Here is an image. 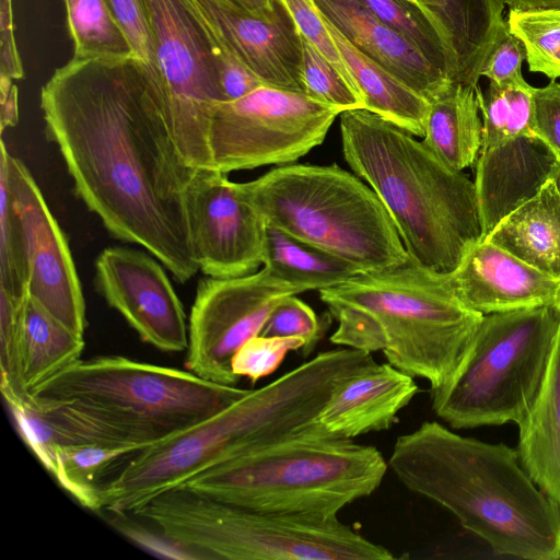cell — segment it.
<instances>
[{"instance_id":"cell-1","label":"cell","mask_w":560,"mask_h":560,"mask_svg":"<svg viewBox=\"0 0 560 560\" xmlns=\"http://www.w3.org/2000/svg\"><path fill=\"white\" fill-rule=\"evenodd\" d=\"M40 108L77 196L105 228L178 282L192 278L185 189L196 172L176 152L149 67L136 56L72 58L42 88Z\"/></svg>"},{"instance_id":"cell-2","label":"cell","mask_w":560,"mask_h":560,"mask_svg":"<svg viewBox=\"0 0 560 560\" xmlns=\"http://www.w3.org/2000/svg\"><path fill=\"white\" fill-rule=\"evenodd\" d=\"M371 353L319 352L224 409L129 458L100 489L101 511L135 514L155 495L225 460L307 429L335 390L371 365Z\"/></svg>"},{"instance_id":"cell-3","label":"cell","mask_w":560,"mask_h":560,"mask_svg":"<svg viewBox=\"0 0 560 560\" xmlns=\"http://www.w3.org/2000/svg\"><path fill=\"white\" fill-rule=\"evenodd\" d=\"M388 466L408 490L448 510L495 555L560 558V506L534 482L516 448L424 421L397 436Z\"/></svg>"},{"instance_id":"cell-4","label":"cell","mask_w":560,"mask_h":560,"mask_svg":"<svg viewBox=\"0 0 560 560\" xmlns=\"http://www.w3.org/2000/svg\"><path fill=\"white\" fill-rule=\"evenodd\" d=\"M342 153L377 195L410 259L450 275L485 238L475 182L409 131L366 109L340 114Z\"/></svg>"},{"instance_id":"cell-5","label":"cell","mask_w":560,"mask_h":560,"mask_svg":"<svg viewBox=\"0 0 560 560\" xmlns=\"http://www.w3.org/2000/svg\"><path fill=\"white\" fill-rule=\"evenodd\" d=\"M318 292L337 322L334 345L382 351L389 364L425 380L430 389L453 375L483 316L457 298L451 273L410 258Z\"/></svg>"},{"instance_id":"cell-6","label":"cell","mask_w":560,"mask_h":560,"mask_svg":"<svg viewBox=\"0 0 560 560\" xmlns=\"http://www.w3.org/2000/svg\"><path fill=\"white\" fill-rule=\"evenodd\" d=\"M387 467L376 447L330 438L310 425L220 463L179 487L258 511L336 517L375 492Z\"/></svg>"},{"instance_id":"cell-7","label":"cell","mask_w":560,"mask_h":560,"mask_svg":"<svg viewBox=\"0 0 560 560\" xmlns=\"http://www.w3.org/2000/svg\"><path fill=\"white\" fill-rule=\"evenodd\" d=\"M133 515L202 560L395 559L390 550L369 540L338 516L258 511L185 487L155 495Z\"/></svg>"},{"instance_id":"cell-8","label":"cell","mask_w":560,"mask_h":560,"mask_svg":"<svg viewBox=\"0 0 560 560\" xmlns=\"http://www.w3.org/2000/svg\"><path fill=\"white\" fill-rule=\"evenodd\" d=\"M238 186L267 225L342 257L364 272L409 258L377 195L337 164L280 165Z\"/></svg>"},{"instance_id":"cell-9","label":"cell","mask_w":560,"mask_h":560,"mask_svg":"<svg viewBox=\"0 0 560 560\" xmlns=\"http://www.w3.org/2000/svg\"><path fill=\"white\" fill-rule=\"evenodd\" d=\"M247 392L189 371L102 355L78 360L31 394L38 400L71 406L131 443L148 447L207 419Z\"/></svg>"},{"instance_id":"cell-10","label":"cell","mask_w":560,"mask_h":560,"mask_svg":"<svg viewBox=\"0 0 560 560\" xmlns=\"http://www.w3.org/2000/svg\"><path fill=\"white\" fill-rule=\"evenodd\" d=\"M560 329L556 305L483 315L457 369L429 389L453 429L518 424L545 381Z\"/></svg>"},{"instance_id":"cell-11","label":"cell","mask_w":560,"mask_h":560,"mask_svg":"<svg viewBox=\"0 0 560 560\" xmlns=\"http://www.w3.org/2000/svg\"><path fill=\"white\" fill-rule=\"evenodd\" d=\"M160 74L165 121L182 162L215 170L209 147L214 106L221 103L223 45L190 0H144Z\"/></svg>"},{"instance_id":"cell-12","label":"cell","mask_w":560,"mask_h":560,"mask_svg":"<svg viewBox=\"0 0 560 560\" xmlns=\"http://www.w3.org/2000/svg\"><path fill=\"white\" fill-rule=\"evenodd\" d=\"M340 113L303 91L267 84L218 103L209 127L214 168L229 174L295 163L324 141Z\"/></svg>"},{"instance_id":"cell-13","label":"cell","mask_w":560,"mask_h":560,"mask_svg":"<svg viewBox=\"0 0 560 560\" xmlns=\"http://www.w3.org/2000/svg\"><path fill=\"white\" fill-rule=\"evenodd\" d=\"M299 289L273 276L266 267L250 275L205 277L199 281L188 320L185 365L197 376L235 386L232 370L237 350L260 335L271 311Z\"/></svg>"},{"instance_id":"cell-14","label":"cell","mask_w":560,"mask_h":560,"mask_svg":"<svg viewBox=\"0 0 560 560\" xmlns=\"http://www.w3.org/2000/svg\"><path fill=\"white\" fill-rule=\"evenodd\" d=\"M0 170L18 214L27 270V295L78 335L86 328L85 302L67 238L25 164L1 140Z\"/></svg>"},{"instance_id":"cell-15","label":"cell","mask_w":560,"mask_h":560,"mask_svg":"<svg viewBox=\"0 0 560 560\" xmlns=\"http://www.w3.org/2000/svg\"><path fill=\"white\" fill-rule=\"evenodd\" d=\"M185 205L191 248L205 276H246L264 264L267 222L228 174L196 172Z\"/></svg>"},{"instance_id":"cell-16","label":"cell","mask_w":560,"mask_h":560,"mask_svg":"<svg viewBox=\"0 0 560 560\" xmlns=\"http://www.w3.org/2000/svg\"><path fill=\"white\" fill-rule=\"evenodd\" d=\"M154 258L132 248H105L96 259V287L142 341L164 352H182L188 346L186 314Z\"/></svg>"},{"instance_id":"cell-17","label":"cell","mask_w":560,"mask_h":560,"mask_svg":"<svg viewBox=\"0 0 560 560\" xmlns=\"http://www.w3.org/2000/svg\"><path fill=\"white\" fill-rule=\"evenodd\" d=\"M217 38L267 85L303 91L301 34L283 4L266 19L235 0H190Z\"/></svg>"},{"instance_id":"cell-18","label":"cell","mask_w":560,"mask_h":560,"mask_svg":"<svg viewBox=\"0 0 560 560\" xmlns=\"http://www.w3.org/2000/svg\"><path fill=\"white\" fill-rule=\"evenodd\" d=\"M457 298L482 315L555 305L560 280L483 238L451 273Z\"/></svg>"},{"instance_id":"cell-19","label":"cell","mask_w":560,"mask_h":560,"mask_svg":"<svg viewBox=\"0 0 560 560\" xmlns=\"http://www.w3.org/2000/svg\"><path fill=\"white\" fill-rule=\"evenodd\" d=\"M560 160L535 135L482 147L475 186L485 237L551 180Z\"/></svg>"},{"instance_id":"cell-20","label":"cell","mask_w":560,"mask_h":560,"mask_svg":"<svg viewBox=\"0 0 560 560\" xmlns=\"http://www.w3.org/2000/svg\"><path fill=\"white\" fill-rule=\"evenodd\" d=\"M413 378L388 362H374L335 390L311 427L345 440L388 430L420 390Z\"/></svg>"},{"instance_id":"cell-21","label":"cell","mask_w":560,"mask_h":560,"mask_svg":"<svg viewBox=\"0 0 560 560\" xmlns=\"http://www.w3.org/2000/svg\"><path fill=\"white\" fill-rule=\"evenodd\" d=\"M320 15L360 51L432 101L453 81L360 0H312Z\"/></svg>"},{"instance_id":"cell-22","label":"cell","mask_w":560,"mask_h":560,"mask_svg":"<svg viewBox=\"0 0 560 560\" xmlns=\"http://www.w3.org/2000/svg\"><path fill=\"white\" fill-rule=\"evenodd\" d=\"M434 21L451 51L454 82L476 86L487 51L504 20L502 0H415Z\"/></svg>"},{"instance_id":"cell-23","label":"cell","mask_w":560,"mask_h":560,"mask_svg":"<svg viewBox=\"0 0 560 560\" xmlns=\"http://www.w3.org/2000/svg\"><path fill=\"white\" fill-rule=\"evenodd\" d=\"M517 425L522 465L560 506V329L540 392Z\"/></svg>"},{"instance_id":"cell-24","label":"cell","mask_w":560,"mask_h":560,"mask_svg":"<svg viewBox=\"0 0 560 560\" xmlns=\"http://www.w3.org/2000/svg\"><path fill=\"white\" fill-rule=\"evenodd\" d=\"M485 238L560 280V196L553 182L506 215Z\"/></svg>"},{"instance_id":"cell-25","label":"cell","mask_w":560,"mask_h":560,"mask_svg":"<svg viewBox=\"0 0 560 560\" xmlns=\"http://www.w3.org/2000/svg\"><path fill=\"white\" fill-rule=\"evenodd\" d=\"M325 22L363 100V109L422 138L430 101L360 51Z\"/></svg>"},{"instance_id":"cell-26","label":"cell","mask_w":560,"mask_h":560,"mask_svg":"<svg viewBox=\"0 0 560 560\" xmlns=\"http://www.w3.org/2000/svg\"><path fill=\"white\" fill-rule=\"evenodd\" d=\"M476 86L453 82L430 101L424 122L422 142L444 164L458 172L477 162L482 145Z\"/></svg>"},{"instance_id":"cell-27","label":"cell","mask_w":560,"mask_h":560,"mask_svg":"<svg viewBox=\"0 0 560 560\" xmlns=\"http://www.w3.org/2000/svg\"><path fill=\"white\" fill-rule=\"evenodd\" d=\"M85 342L36 300L26 295L22 368L26 389H34L81 359Z\"/></svg>"},{"instance_id":"cell-28","label":"cell","mask_w":560,"mask_h":560,"mask_svg":"<svg viewBox=\"0 0 560 560\" xmlns=\"http://www.w3.org/2000/svg\"><path fill=\"white\" fill-rule=\"evenodd\" d=\"M262 266L301 293L330 288L364 272L358 265L270 225Z\"/></svg>"},{"instance_id":"cell-29","label":"cell","mask_w":560,"mask_h":560,"mask_svg":"<svg viewBox=\"0 0 560 560\" xmlns=\"http://www.w3.org/2000/svg\"><path fill=\"white\" fill-rule=\"evenodd\" d=\"M147 447L81 443L60 446L48 472L83 508L101 511L105 476Z\"/></svg>"},{"instance_id":"cell-30","label":"cell","mask_w":560,"mask_h":560,"mask_svg":"<svg viewBox=\"0 0 560 560\" xmlns=\"http://www.w3.org/2000/svg\"><path fill=\"white\" fill-rule=\"evenodd\" d=\"M482 119V147L525 135H534V90L523 75L503 84L489 82L486 91L476 86Z\"/></svg>"},{"instance_id":"cell-31","label":"cell","mask_w":560,"mask_h":560,"mask_svg":"<svg viewBox=\"0 0 560 560\" xmlns=\"http://www.w3.org/2000/svg\"><path fill=\"white\" fill-rule=\"evenodd\" d=\"M73 58H126L133 50L115 21L108 0H65Z\"/></svg>"},{"instance_id":"cell-32","label":"cell","mask_w":560,"mask_h":560,"mask_svg":"<svg viewBox=\"0 0 560 560\" xmlns=\"http://www.w3.org/2000/svg\"><path fill=\"white\" fill-rule=\"evenodd\" d=\"M454 82L451 51L431 16L415 0H360Z\"/></svg>"},{"instance_id":"cell-33","label":"cell","mask_w":560,"mask_h":560,"mask_svg":"<svg viewBox=\"0 0 560 560\" xmlns=\"http://www.w3.org/2000/svg\"><path fill=\"white\" fill-rule=\"evenodd\" d=\"M505 21L523 44L529 71L560 78V8L510 9Z\"/></svg>"},{"instance_id":"cell-34","label":"cell","mask_w":560,"mask_h":560,"mask_svg":"<svg viewBox=\"0 0 560 560\" xmlns=\"http://www.w3.org/2000/svg\"><path fill=\"white\" fill-rule=\"evenodd\" d=\"M26 295L15 296L0 289V389L4 401L32 397L22 368Z\"/></svg>"},{"instance_id":"cell-35","label":"cell","mask_w":560,"mask_h":560,"mask_svg":"<svg viewBox=\"0 0 560 560\" xmlns=\"http://www.w3.org/2000/svg\"><path fill=\"white\" fill-rule=\"evenodd\" d=\"M0 289L15 296L27 294V270L18 214L4 173L0 170Z\"/></svg>"},{"instance_id":"cell-36","label":"cell","mask_w":560,"mask_h":560,"mask_svg":"<svg viewBox=\"0 0 560 560\" xmlns=\"http://www.w3.org/2000/svg\"><path fill=\"white\" fill-rule=\"evenodd\" d=\"M302 49L303 89L310 97L332 106L341 113L363 108L362 97L342 74L303 37Z\"/></svg>"},{"instance_id":"cell-37","label":"cell","mask_w":560,"mask_h":560,"mask_svg":"<svg viewBox=\"0 0 560 560\" xmlns=\"http://www.w3.org/2000/svg\"><path fill=\"white\" fill-rule=\"evenodd\" d=\"M305 342L299 337L258 335L247 340L234 354L232 370L252 384L273 373L290 351L302 350Z\"/></svg>"},{"instance_id":"cell-38","label":"cell","mask_w":560,"mask_h":560,"mask_svg":"<svg viewBox=\"0 0 560 560\" xmlns=\"http://www.w3.org/2000/svg\"><path fill=\"white\" fill-rule=\"evenodd\" d=\"M260 335L302 338L305 342L302 352L306 357L322 336V324L306 303L290 295L273 307Z\"/></svg>"},{"instance_id":"cell-39","label":"cell","mask_w":560,"mask_h":560,"mask_svg":"<svg viewBox=\"0 0 560 560\" xmlns=\"http://www.w3.org/2000/svg\"><path fill=\"white\" fill-rule=\"evenodd\" d=\"M108 3L113 16L127 37L135 56L149 67L162 97L154 44L144 0H108Z\"/></svg>"},{"instance_id":"cell-40","label":"cell","mask_w":560,"mask_h":560,"mask_svg":"<svg viewBox=\"0 0 560 560\" xmlns=\"http://www.w3.org/2000/svg\"><path fill=\"white\" fill-rule=\"evenodd\" d=\"M292 16L301 36L312 44L360 95L328 26L312 0H280ZM361 96V95H360ZM363 101V100H362Z\"/></svg>"},{"instance_id":"cell-41","label":"cell","mask_w":560,"mask_h":560,"mask_svg":"<svg viewBox=\"0 0 560 560\" xmlns=\"http://www.w3.org/2000/svg\"><path fill=\"white\" fill-rule=\"evenodd\" d=\"M524 59L523 44L510 32L506 21L503 20L480 67L479 77L497 84L512 81L523 75Z\"/></svg>"},{"instance_id":"cell-42","label":"cell","mask_w":560,"mask_h":560,"mask_svg":"<svg viewBox=\"0 0 560 560\" xmlns=\"http://www.w3.org/2000/svg\"><path fill=\"white\" fill-rule=\"evenodd\" d=\"M532 131L560 160V83L556 80L534 90Z\"/></svg>"},{"instance_id":"cell-43","label":"cell","mask_w":560,"mask_h":560,"mask_svg":"<svg viewBox=\"0 0 560 560\" xmlns=\"http://www.w3.org/2000/svg\"><path fill=\"white\" fill-rule=\"evenodd\" d=\"M112 524L126 537L159 557L200 560L180 544L172 540L155 527L151 530L129 518L128 514H113Z\"/></svg>"},{"instance_id":"cell-44","label":"cell","mask_w":560,"mask_h":560,"mask_svg":"<svg viewBox=\"0 0 560 560\" xmlns=\"http://www.w3.org/2000/svg\"><path fill=\"white\" fill-rule=\"evenodd\" d=\"M219 84L221 103H225L247 95L264 83L223 45L219 57Z\"/></svg>"},{"instance_id":"cell-45","label":"cell","mask_w":560,"mask_h":560,"mask_svg":"<svg viewBox=\"0 0 560 560\" xmlns=\"http://www.w3.org/2000/svg\"><path fill=\"white\" fill-rule=\"evenodd\" d=\"M12 0H0V78H23V66L13 30Z\"/></svg>"},{"instance_id":"cell-46","label":"cell","mask_w":560,"mask_h":560,"mask_svg":"<svg viewBox=\"0 0 560 560\" xmlns=\"http://www.w3.org/2000/svg\"><path fill=\"white\" fill-rule=\"evenodd\" d=\"M12 81V79L0 78L1 133L5 129L14 127L19 120L18 89Z\"/></svg>"},{"instance_id":"cell-47","label":"cell","mask_w":560,"mask_h":560,"mask_svg":"<svg viewBox=\"0 0 560 560\" xmlns=\"http://www.w3.org/2000/svg\"><path fill=\"white\" fill-rule=\"evenodd\" d=\"M250 12L266 18L272 19L277 16L283 9L280 0H235Z\"/></svg>"},{"instance_id":"cell-48","label":"cell","mask_w":560,"mask_h":560,"mask_svg":"<svg viewBox=\"0 0 560 560\" xmlns=\"http://www.w3.org/2000/svg\"><path fill=\"white\" fill-rule=\"evenodd\" d=\"M551 180L553 182L556 189L560 196V162L558 163V165L552 174Z\"/></svg>"},{"instance_id":"cell-49","label":"cell","mask_w":560,"mask_h":560,"mask_svg":"<svg viewBox=\"0 0 560 560\" xmlns=\"http://www.w3.org/2000/svg\"><path fill=\"white\" fill-rule=\"evenodd\" d=\"M557 308L560 311V289H559V292H558V295H557V300H556V304Z\"/></svg>"}]
</instances>
